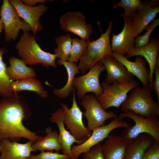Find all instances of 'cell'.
<instances>
[{
    "label": "cell",
    "mask_w": 159,
    "mask_h": 159,
    "mask_svg": "<svg viewBox=\"0 0 159 159\" xmlns=\"http://www.w3.org/2000/svg\"><path fill=\"white\" fill-rule=\"evenodd\" d=\"M105 70L104 65L99 62L91 67L86 74L74 78L72 85L77 90L79 99H83L88 92L94 93L97 98L102 94L103 89L99 77L101 72Z\"/></svg>",
    "instance_id": "obj_8"
},
{
    "label": "cell",
    "mask_w": 159,
    "mask_h": 159,
    "mask_svg": "<svg viewBox=\"0 0 159 159\" xmlns=\"http://www.w3.org/2000/svg\"><path fill=\"white\" fill-rule=\"evenodd\" d=\"M16 49L21 59L26 65L41 63L42 66L47 68L57 67L56 55L42 50L37 42L35 37L28 32H24Z\"/></svg>",
    "instance_id": "obj_2"
},
{
    "label": "cell",
    "mask_w": 159,
    "mask_h": 159,
    "mask_svg": "<svg viewBox=\"0 0 159 159\" xmlns=\"http://www.w3.org/2000/svg\"><path fill=\"white\" fill-rule=\"evenodd\" d=\"M60 105L62 107L59 108L55 112L52 113L49 120L51 122L56 124L58 126L59 131L58 139L62 147L63 154L69 155L70 156L72 146L73 143H76L78 145L84 142L76 140L66 129L63 122V118L67 105L63 103H60Z\"/></svg>",
    "instance_id": "obj_16"
},
{
    "label": "cell",
    "mask_w": 159,
    "mask_h": 159,
    "mask_svg": "<svg viewBox=\"0 0 159 159\" xmlns=\"http://www.w3.org/2000/svg\"><path fill=\"white\" fill-rule=\"evenodd\" d=\"M159 24V18L154 19L146 27V32L144 34L136 36L134 40L135 43L134 48H140L148 44L149 42L150 37L151 33Z\"/></svg>",
    "instance_id": "obj_31"
},
{
    "label": "cell",
    "mask_w": 159,
    "mask_h": 159,
    "mask_svg": "<svg viewBox=\"0 0 159 159\" xmlns=\"http://www.w3.org/2000/svg\"><path fill=\"white\" fill-rule=\"evenodd\" d=\"M46 135L39 136L32 145L33 149L35 151L41 152L55 150L59 152L62 148L58 139V133L57 130L52 131V128L49 127L45 129Z\"/></svg>",
    "instance_id": "obj_24"
},
{
    "label": "cell",
    "mask_w": 159,
    "mask_h": 159,
    "mask_svg": "<svg viewBox=\"0 0 159 159\" xmlns=\"http://www.w3.org/2000/svg\"><path fill=\"white\" fill-rule=\"evenodd\" d=\"M19 159H30L29 157H24Z\"/></svg>",
    "instance_id": "obj_38"
},
{
    "label": "cell",
    "mask_w": 159,
    "mask_h": 159,
    "mask_svg": "<svg viewBox=\"0 0 159 159\" xmlns=\"http://www.w3.org/2000/svg\"><path fill=\"white\" fill-rule=\"evenodd\" d=\"M57 64L63 65L66 69L68 74L67 82L65 85L60 89H54V94L60 98L67 97L70 93L73 91L74 88L72 83L75 75L80 72L78 65L75 62L58 59Z\"/></svg>",
    "instance_id": "obj_26"
},
{
    "label": "cell",
    "mask_w": 159,
    "mask_h": 159,
    "mask_svg": "<svg viewBox=\"0 0 159 159\" xmlns=\"http://www.w3.org/2000/svg\"><path fill=\"white\" fill-rule=\"evenodd\" d=\"M111 54L118 62L125 66L128 72L139 79L143 87L149 88L150 71L146 66V63L143 57L136 56L135 61L132 62L120 54L112 52Z\"/></svg>",
    "instance_id": "obj_18"
},
{
    "label": "cell",
    "mask_w": 159,
    "mask_h": 159,
    "mask_svg": "<svg viewBox=\"0 0 159 159\" xmlns=\"http://www.w3.org/2000/svg\"><path fill=\"white\" fill-rule=\"evenodd\" d=\"M34 143L31 140L21 144L4 140L0 143V159H19L29 157L31 152L35 151L32 147Z\"/></svg>",
    "instance_id": "obj_20"
},
{
    "label": "cell",
    "mask_w": 159,
    "mask_h": 159,
    "mask_svg": "<svg viewBox=\"0 0 159 159\" xmlns=\"http://www.w3.org/2000/svg\"><path fill=\"white\" fill-rule=\"evenodd\" d=\"M1 18L3 22L6 42L15 40L19 30L29 32L32 31L30 26L23 20L20 19L16 10L8 0H4L1 6Z\"/></svg>",
    "instance_id": "obj_9"
},
{
    "label": "cell",
    "mask_w": 159,
    "mask_h": 159,
    "mask_svg": "<svg viewBox=\"0 0 159 159\" xmlns=\"http://www.w3.org/2000/svg\"><path fill=\"white\" fill-rule=\"evenodd\" d=\"M130 125V124L117 117L108 124L95 129L91 135L86 141L80 145H72L71 159H77L82 153L88 152L92 148L106 138L110 133L115 129L120 127L126 128Z\"/></svg>",
    "instance_id": "obj_7"
},
{
    "label": "cell",
    "mask_w": 159,
    "mask_h": 159,
    "mask_svg": "<svg viewBox=\"0 0 159 159\" xmlns=\"http://www.w3.org/2000/svg\"><path fill=\"white\" fill-rule=\"evenodd\" d=\"M149 88L138 85L121 105L122 112L131 111L145 117H159V105L153 100Z\"/></svg>",
    "instance_id": "obj_3"
},
{
    "label": "cell",
    "mask_w": 159,
    "mask_h": 159,
    "mask_svg": "<svg viewBox=\"0 0 159 159\" xmlns=\"http://www.w3.org/2000/svg\"><path fill=\"white\" fill-rule=\"evenodd\" d=\"M142 159H159V143L155 141L145 151Z\"/></svg>",
    "instance_id": "obj_34"
},
{
    "label": "cell",
    "mask_w": 159,
    "mask_h": 159,
    "mask_svg": "<svg viewBox=\"0 0 159 159\" xmlns=\"http://www.w3.org/2000/svg\"><path fill=\"white\" fill-rule=\"evenodd\" d=\"M11 87L14 95H16L19 92L26 90L35 92L43 99L47 98L48 96L41 82L34 77L12 81Z\"/></svg>",
    "instance_id": "obj_25"
},
{
    "label": "cell",
    "mask_w": 159,
    "mask_h": 159,
    "mask_svg": "<svg viewBox=\"0 0 159 159\" xmlns=\"http://www.w3.org/2000/svg\"><path fill=\"white\" fill-rule=\"evenodd\" d=\"M81 104L85 109L84 115L87 120V127L90 131L104 125L107 119L117 117L111 111L106 112L101 107L96 97L92 94L85 96Z\"/></svg>",
    "instance_id": "obj_11"
},
{
    "label": "cell",
    "mask_w": 159,
    "mask_h": 159,
    "mask_svg": "<svg viewBox=\"0 0 159 159\" xmlns=\"http://www.w3.org/2000/svg\"><path fill=\"white\" fill-rule=\"evenodd\" d=\"M128 142L121 135H109L101 145L105 159H125Z\"/></svg>",
    "instance_id": "obj_21"
},
{
    "label": "cell",
    "mask_w": 159,
    "mask_h": 159,
    "mask_svg": "<svg viewBox=\"0 0 159 159\" xmlns=\"http://www.w3.org/2000/svg\"><path fill=\"white\" fill-rule=\"evenodd\" d=\"M101 145L99 143L92 148L88 152L83 153V159H105L102 152Z\"/></svg>",
    "instance_id": "obj_33"
},
{
    "label": "cell",
    "mask_w": 159,
    "mask_h": 159,
    "mask_svg": "<svg viewBox=\"0 0 159 159\" xmlns=\"http://www.w3.org/2000/svg\"><path fill=\"white\" fill-rule=\"evenodd\" d=\"M124 21L122 31L117 35L112 34L111 47L112 52L125 56L135 47V32L132 19L121 13Z\"/></svg>",
    "instance_id": "obj_14"
},
{
    "label": "cell",
    "mask_w": 159,
    "mask_h": 159,
    "mask_svg": "<svg viewBox=\"0 0 159 159\" xmlns=\"http://www.w3.org/2000/svg\"><path fill=\"white\" fill-rule=\"evenodd\" d=\"M55 39L57 47L54 49V52L56 58L62 61H67L72 47L71 36L67 33L56 37Z\"/></svg>",
    "instance_id": "obj_28"
},
{
    "label": "cell",
    "mask_w": 159,
    "mask_h": 159,
    "mask_svg": "<svg viewBox=\"0 0 159 159\" xmlns=\"http://www.w3.org/2000/svg\"><path fill=\"white\" fill-rule=\"evenodd\" d=\"M87 47V40L77 38L72 39L71 49L67 61L77 62L84 54Z\"/></svg>",
    "instance_id": "obj_29"
},
{
    "label": "cell",
    "mask_w": 159,
    "mask_h": 159,
    "mask_svg": "<svg viewBox=\"0 0 159 159\" xmlns=\"http://www.w3.org/2000/svg\"><path fill=\"white\" fill-rule=\"evenodd\" d=\"M30 159H71L69 155L60 154L58 152L53 153L45 151L41 152L39 154L34 155H30Z\"/></svg>",
    "instance_id": "obj_32"
},
{
    "label": "cell",
    "mask_w": 159,
    "mask_h": 159,
    "mask_svg": "<svg viewBox=\"0 0 159 159\" xmlns=\"http://www.w3.org/2000/svg\"><path fill=\"white\" fill-rule=\"evenodd\" d=\"M159 41L156 38L152 39L145 46L138 48H134L130 50L125 57L127 59L134 56L144 57L148 62L150 68V81L149 88L152 91L153 75L155 63L159 56Z\"/></svg>",
    "instance_id": "obj_19"
},
{
    "label": "cell",
    "mask_w": 159,
    "mask_h": 159,
    "mask_svg": "<svg viewBox=\"0 0 159 159\" xmlns=\"http://www.w3.org/2000/svg\"><path fill=\"white\" fill-rule=\"evenodd\" d=\"M113 25L112 21L110 20L106 31L98 39L92 42L87 40V49L78 65L82 74H85L105 56L112 53L110 34Z\"/></svg>",
    "instance_id": "obj_4"
},
{
    "label": "cell",
    "mask_w": 159,
    "mask_h": 159,
    "mask_svg": "<svg viewBox=\"0 0 159 159\" xmlns=\"http://www.w3.org/2000/svg\"><path fill=\"white\" fill-rule=\"evenodd\" d=\"M75 89L73 93L72 104L70 109L66 105L63 122L67 129L77 140L86 141L91 135L92 132L89 131L85 126L82 121L83 112L77 102Z\"/></svg>",
    "instance_id": "obj_10"
},
{
    "label": "cell",
    "mask_w": 159,
    "mask_h": 159,
    "mask_svg": "<svg viewBox=\"0 0 159 159\" xmlns=\"http://www.w3.org/2000/svg\"><path fill=\"white\" fill-rule=\"evenodd\" d=\"M143 4L140 0H121L115 3L113 6V9L120 7L123 8L125 15L132 19L137 11L142 8Z\"/></svg>",
    "instance_id": "obj_30"
},
{
    "label": "cell",
    "mask_w": 159,
    "mask_h": 159,
    "mask_svg": "<svg viewBox=\"0 0 159 159\" xmlns=\"http://www.w3.org/2000/svg\"><path fill=\"white\" fill-rule=\"evenodd\" d=\"M8 51L2 48L0 51V96L4 98L11 97L13 95L11 84L12 81L10 80L6 73V65L3 60L2 56Z\"/></svg>",
    "instance_id": "obj_27"
},
{
    "label": "cell",
    "mask_w": 159,
    "mask_h": 159,
    "mask_svg": "<svg viewBox=\"0 0 159 159\" xmlns=\"http://www.w3.org/2000/svg\"><path fill=\"white\" fill-rule=\"evenodd\" d=\"M84 15L80 11L68 12L60 18L61 28L87 40L92 34L93 29L91 24L86 23Z\"/></svg>",
    "instance_id": "obj_12"
},
{
    "label": "cell",
    "mask_w": 159,
    "mask_h": 159,
    "mask_svg": "<svg viewBox=\"0 0 159 159\" xmlns=\"http://www.w3.org/2000/svg\"><path fill=\"white\" fill-rule=\"evenodd\" d=\"M16 96L0 100V143L4 140L18 142L22 138L34 142L39 137L23 124L30 115Z\"/></svg>",
    "instance_id": "obj_1"
},
{
    "label": "cell",
    "mask_w": 159,
    "mask_h": 159,
    "mask_svg": "<svg viewBox=\"0 0 159 159\" xmlns=\"http://www.w3.org/2000/svg\"><path fill=\"white\" fill-rule=\"evenodd\" d=\"M122 119L125 117L133 120L135 124L125 128L122 135L128 141L136 138L140 134H148L155 141L159 143V119L158 117H145L131 111L121 112L118 117Z\"/></svg>",
    "instance_id": "obj_5"
},
{
    "label": "cell",
    "mask_w": 159,
    "mask_h": 159,
    "mask_svg": "<svg viewBox=\"0 0 159 159\" xmlns=\"http://www.w3.org/2000/svg\"><path fill=\"white\" fill-rule=\"evenodd\" d=\"M4 29V25L3 21L1 18V14L0 13V33ZM1 49L0 47V51Z\"/></svg>",
    "instance_id": "obj_37"
},
{
    "label": "cell",
    "mask_w": 159,
    "mask_h": 159,
    "mask_svg": "<svg viewBox=\"0 0 159 159\" xmlns=\"http://www.w3.org/2000/svg\"><path fill=\"white\" fill-rule=\"evenodd\" d=\"M10 65L6 68V73L9 79L18 80L35 77L36 74L34 70L29 67L21 59L14 57L9 59Z\"/></svg>",
    "instance_id": "obj_23"
},
{
    "label": "cell",
    "mask_w": 159,
    "mask_h": 159,
    "mask_svg": "<svg viewBox=\"0 0 159 159\" xmlns=\"http://www.w3.org/2000/svg\"><path fill=\"white\" fill-rule=\"evenodd\" d=\"M139 84L134 80L123 84L115 81L111 85L104 81L101 85L103 89L102 93L96 98L105 111L111 107L118 108L126 100L128 92Z\"/></svg>",
    "instance_id": "obj_6"
},
{
    "label": "cell",
    "mask_w": 159,
    "mask_h": 159,
    "mask_svg": "<svg viewBox=\"0 0 159 159\" xmlns=\"http://www.w3.org/2000/svg\"><path fill=\"white\" fill-rule=\"evenodd\" d=\"M20 1L25 5L31 7L35 6L37 3H39L41 4L45 3L46 1H52L53 0H22Z\"/></svg>",
    "instance_id": "obj_36"
},
{
    "label": "cell",
    "mask_w": 159,
    "mask_h": 159,
    "mask_svg": "<svg viewBox=\"0 0 159 159\" xmlns=\"http://www.w3.org/2000/svg\"><path fill=\"white\" fill-rule=\"evenodd\" d=\"M159 11V1L152 0L143 4L132 19L135 37L154 20Z\"/></svg>",
    "instance_id": "obj_17"
},
{
    "label": "cell",
    "mask_w": 159,
    "mask_h": 159,
    "mask_svg": "<svg viewBox=\"0 0 159 159\" xmlns=\"http://www.w3.org/2000/svg\"><path fill=\"white\" fill-rule=\"evenodd\" d=\"M155 141L148 134H140L129 141L125 159H142L145 151Z\"/></svg>",
    "instance_id": "obj_22"
},
{
    "label": "cell",
    "mask_w": 159,
    "mask_h": 159,
    "mask_svg": "<svg viewBox=\"0 0 159 159\" xmlns=\"http://www.w3.org/2000/svg\"><path fill=\"white\" fill-rule=\"evenodd\" d=\"M100 62L107 71V77L104 81L108 84L110 85L115 81L123 84L134 80L133 75L111 54L105 56Z\"/></svg>",
    "instance_id": "obj_15"
},
{
    "label": "cell",
    "mask_w": 159,
    "mask_h": 159,
    "mask_svg": "<svg viewBox=\"0 0 159 159\" xmlns=\"http://www.w3.org/2000/svg\"><path fill=\"white\" fill-rule=\"evenodd\" d=\"M9 3L16 10L19 17L30 26L33 35L43 29L40 18L48 9L44 4L33 7L27 6L19 0H9Z\"/></svg>",
    "instance_id": "obj_13"
},
{
    "label": "cell",
    "mask_w": 159,
    "mask_h": 159,
    "mask_svg": "<svg viewBox=\"0 0 159 159\" xmlns=\"http://www.w3.org/2000/svg\"><path fill=\"white\" fill-rule=\"evenodd\" d=\"M154 73L155 79L153 81V88L157 96L158 104L159 105V56L156 59L154 69Z\"/></svg>",
    "instance_id": "obj_35"
}]
</instances>
